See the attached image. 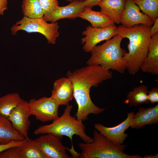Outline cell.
<instances>
[{"label": "cell", "mask_w": 158, "mask_h": 158, "mask_svg": "<svg viewBox=\"0 0 158 158\" xmlns=\"http://www.w3.org/2000/svg\"><path fill=\"white\" fill-rule=\"evenodd\" d=\"M67 77L73 87V97L78 106L75 117L83 121L88 119L90 114L97 115L103 112L105 108L96 106L90 96L92 87H97L104 81L112 78V72L100 66L88 65L73 71H68Z\"/></svg>", "instance_id": "obj_1"}, {"label": "cell", "mask_w": 158, "mask_h": 158, "mask_svg": "<svg viewBox=\"0 0 158 158\" xmlns=\"http://www.w3.org/2000/svg\"><path fill=\"white\" fill-rule=\"evenodd\" d=\"M151 27L142 24L129 27L120 25L116 27V35L123 38H126L129 41L128 52L124 58L127 63V70L131 75L139 71L147 56L151 37Z\"/></svg>", "instance_id": "obj_2"}, {"label": "cell", "mask_w": 158, "mask_h": 158, "mask_svg": "<svg viewBox=\"0 0 158 158\" xmlns=\"http://www.w3.org/2000/svg\"><path fill=\"white\" fill-rule=\"evenodd\" d=\"M66 105L61 116L54 120L50 124L38 127L34 130V133L37 135L51 133L61 138L63 136L68 137L72 143L70 152L73 157H75L78 155V153L75 150L73 144V137L74 135L78 136L86 143L92 142L93 140L85 133V127L83 121L77 120L75 116H71L72 105L68 104Z\"/></svg>", "instance_id": "obj_3"}, {"label": "cell", "mask_w": 158, "mask_h": 158, "mask_svg": "<svg viewBox=\"0 0 158 158\" xmlns=\"http://www.w3.org/2000/svg\"><path fill=\"white\" fill-rule=\"evenodd\" d=\"M123 39L116 35L104 44L95 46L90 52L91 56L86 62L87 65H99L124 73L127 67L124 57L127 52L121 47Z\"/></svg>", "instance_id": "obj_4"}, {"label": "cell", "mask_w": 158, "mask_h": 158, "mask_svg": "<svg viewBox=\"0 0 158 158\" xmlns=\"http://www.w3.org/2000/svg\"><path fill=\"white\" fill-rule=\"evenodd\" d=\"M93 141L90 143H79L82 150L80 158H143L139 154L129 155L124 151L126 145L114 143L99 133L94 130Z\"/></svg>", "instance_id": "obj_5"}, {"label": "cell", "mask_w": 158, "mask_h": 158, "mask_svg": "<svg viewBox=\"0 0 158 158\" xmlns=\"http://www.w3.org/2000/svg\"><path fill=\"white\" fill-rule=\"evenodd\" d=\"M57 22L49 23L42 18H30L24 16L11 28V34L15 35L19 30L28 33L37 32L43 35L48 43L54 44L59 35V28Z\"/></svg>", "instance_id": "obj_6"}, {"label": "cell", "mask_w": 158, "mask_h": 158, "mask_svg": "<svg viewBox=\"0 0 158 158\" xmlns=\"http://www.w3.org/2000/svg\"><path fill=\"white\" fill-rule=\"evenodd\" d=\"M28 102L31 115L41 122L54 121L59 118V105L51 96L38 99H32Z\"/></svg>", "instance_id": "obj_7"}, {"label": "cell", "mask_w": 158, "mask_h": 158, "mask_svg": "<svg viewBox=\"0 0 158 158\" xmlns=\"http://www.w3.org/2000/svg\"><path fill=\"white\" fill-rule=\"evenodd\" d=\"M34 140L36 144L47 158H71L66 153L69 148L64 146L61 141L62 138L47 133Z\"/></svg>", "instance_id": "obj_8"}, {"label": "cell", "mask_w": 158, "mask_h": 158, "mask_svg": "<svg viewBox=\"0 0 158 158\" xmlns=\"http://www.w3.org/2000/svg\"><path fill=\"white\" fill-rule=\"evenodd\" d=\"M116 26L114 24L105 28H95L90 25L87 26L82 32L84 37L81 39L83 49L86 52H89L99 42L108 40L116 35Z\"/></svg>", "instance_id": "obj_9"}, {"label": "cell", "mask_w": 158, "mask_h": 158, "mask_svg": "<svg viewBox=\"0 0 158 158\" xmlns=\"http://www.w3.org/2000/svg\"><path fill=\"white\" fill-rule=\"evenodd\" d=\"M31 115L28 102L23 99L11 111L8 119L13 127L26 139L29 138L28 131L30 122L29 119Z\"/></svg>", "instance_id": "obj_10"}, {"label": "cell", "mask_w": 158, "mask_h": 158, "mask_svg": "<svg viewBox=\"0 0 158 158\" xmlns=\"http://www.w3.org/2000/svg\"><path fill=\"white\" fill-rule=\"evenodd\" d=\"M133 112L127 113L125 120L118 125L112 127H107L99 123L94 125V127L99 133L114 143L122 144L128 135L125 131L130 127Z\"/></svg>", "instance_id": "obj_11"}, {"label": "cell", "mask_w": 158, "mask_h": 158, "mask_svg": "<svg viewBox=\"0 0 158 158\" xmlns=\"http://www.w3.org/2000/svg\"><path fill=\"white\" fill-rule=\"evenodd\" d=\"M0 158H47L29 138L20 145L10 148L0 153Z\"/></svg>", "instance_id": "obj_12"}, {"label": "cell", "mask_w": 158, "mask_h": 158, "mask_svg": "<svg viewBox=\"0 0 158 158\" xmlns=\"http://www.w3.org/2000/svg\"><path fill=\"white\" fill-rule=\"evenodd\" d=\"M120 23L126 27L139 24L151 27L154 22L148 16L140 11L139 7L132 0H126Z\"/></svg>", "instance_id": "obj_13"}, {"label": "cell", "mask_w": 158, "mask_h": 158, "mask_svg": "<svg viewBox=\"0 0 158 158\" xmlns=\"http://www.w3.org/2000/svg\"><path fill=\"white\" fill-rule=\"evenodd\" d=\"M85 7L83 1H73L66 6H59L50 14L44 16L43 18L46 22L53 23L62 19H74L78 17L79 14L84 10Z\"/></svg>", "instance_id": "obj_14"}, {"label": "cell", "mask_w": 158, "mask_h": 158, "mask_svg": "<svg viewBox=\"0 0 158 158\" xmlns=\"http://www.w3.org/2000/svg\"><path fill=\"white\" fill-rule=\"evenodd\" d=\"M73 87L70 80L63 77L54 82L51 97L60 105H66L73 97Z\"/></svg>", "instance_id": "obj_15"}, {"label": "cell", "mask_w": 158, "mask_h": 158, "mask_svg": "<svg viewBox=\"0 0 158 158\" xmlns=\"http://www.w3.org/2000/svg\"><path fill=\"white\" fill-rule=\"evenodd\" d=\"M158 123V104L147 108L140 107L134 114L130 127L133 129H140L145 126L157 124Z\"/></svg>", "instance_id": "obj_16"}, {"label": "cell", "mask_w": 158, "mask_h": 158, "mask_svg": "<svg viewBox=\"0 0 158 158\" xmlns=\"http://www.w3.org/2000/svg\"><path fill=\"white\" fill-rule=\"evenodd\" d=\"M140 70L153 75H158V32L151 38L147 55Z\"/></svg>", "instance_id": "obj_17"}, {"label": "cell", "mask_w": 158, "mask_h": 158, "mask_svg": "<svg viewBox=\"0 0 158 158\" xmlns=\"http://www.w3.org/2000/svg\"><path fill=\"white\" fill-rule=\"evenodd\" d=\"M126 0H102L97 5L100 11L109 17L114 23L119 24L125 9Z\"/></svg>", "instance_id": "obj_18"}, {"label": "cell", "mask_w": 158, "mask_h": 158, "mask_svg": "<svg viewBox=\"0 0 158 158\" xmlns=\"http://www.w3.org/2000/svg\"><path fill=\"white\" fill-rule=\"evenodd\" d=\"M78 17L87 20L92 27L95 28H105L115 24L108 16L88 7H85L84 10L79 14Z\"/></svg>", "instance_id": "obj_19"}, {"label": "cell", "mask_w": 158, "mask_h": 158, "mask_svg": "<svg viewBox=\"0 0 158 158\" xmlns=\"http://www.w3.org/2000/svg\"><path fill=\"white\" fill-rule=\"evenodd\" d=\"M25 139L13 127L7 118L0 115V144H6L13 141Z\"/></svg>", "instance_id": "obj_20"}, {"label": "cell", "mask_w": 158, "mask_h": 158, "mask_svg": "<svg viewBox=\"0 0 158 158\" xmlns=\"http://www.w3.org/2000/svg\"><path fill=\"white\" fill-rule=\"evenodd\" d=\"M148 87L143 85L134 87L127 94L126 99L124 103L129 106L136 107L140 104H148L147 98Z\"/></svg>", "instance_id": "obj_21"}, {"label": "cell", "mask_w": 158, "mask_h": 158, "mask_svg": "<svg viewBox=\"0 0 158 158\" xmlns=\"http://www.w3.org/2000/svg\"><path fill=\"white\" fill-rule=\"evenodd\" d=\"M21 99L17 93H8L0 97V115L7 118Z\"/></svg>", "instance_id": "obj_22"}, {"label": "cell", "mask_w": 158, "mask_h": 158, "mask_svg": "<svg viewBox=\"0 0 158 158\" xmlns=\"http://www.w3.org/2000/svg\"><path fill=\"white\" fill-rule=\"evenodd\" d=\"M21 8L24 16L29 18H42L44 16L39 0H23Z\"/></svg>", "instance_id": "obj_23"}, {"label": "cell", "mask_w": 158, "mask_h": 158, "mask_svg": "<svg viewBox=\"0 0 158 158\" xmlns=\"http://www.w3.org/2000/svg\"><path fill=\"white\" fill-rule=\"evenodd\" d=\"M142 12L154 22L158 18V0H132Z\"/></svg>", "instance_id": "obj_24"}, {"label": "cell", "mask_w": 158, "mask_h": 158, "mask_svg": "<svg viewBox=\"0 0 158 158\" xmlns=\"http://www.w3.org/2000/svg\"><path fill=\"white\" fill-rule=\"evenodd\" d=\"M39 1L42 8L44 16L50 14L59 6L58 0H39Z\"/></svg>", "instance_id": "obj_25"}, {"label": "cell", "mask_w": 158, "mask_h": 158, "mask_svg": "<svg viewBox=\"0 0 158 158\" xmlns=\"http://www.w3.org/2000/svg\"><path fill=\"white\" fill-rule=\"evenodd\" d=\"M147 98L149 102L151 104L158 102V88L154 87L148 91Z\"/></svg>", "instance_id": "obj_26"}, {"label": "cell", "mask_w": 158, "mask_h": 158, "mask_svg": "<svg viewBox=\"0 0 158 158\" xmlns=\"http://www.w3.org/2000/svg\"><path fill=\"white\" fill-rule=\"evenodd\" d=\"M26 139L21 141L14 140L6 144H0V153L10 148L21 145L25 142Z\"/></svg>", "instance_id": "obj_27"}, {"label": "cell", "mask_w": 158, "mask_h": 158, "mask_svg": "<svg viewBox=\"0 0 158 158\" xmlns=\"http://www.w3.org/2000/svg\"><path fill=\"white\" fill-rule=\"evenodd\" d=\"M8 0H0V16L4 15L5 11L8 9Z\"/></svg>", "instance_id": "obj_28"}, {"label": "cell", "mask_w": 158, "mask_h": 158, "mask_svg": "<svg viewBox=\"0 0 158 158\" xmlns=\"http://www.w3.org/2000/svg\"><path fill=\"white\" fill-rule=\"evenodd\" d=\"M102 0H85L83 2L85 7L92 8L97 5Z\"/></svg>", "instance_id": "obj_29"}, {"label": "cell", "mask_w": 158, "mask_h": 158, "mask_svg": "<svg viewBox=\"0 0 158 158\" xmlns=\"http://www.w3.org/2000/svg\"><path fill=\"white\" fill-rule=\"evenodd\" d=\"M153 25L150 28V33L151 37L158 32V18L155 20Z\"/></svg>", "instance_id": "obj_30"}, {"label": "cell", "mask_w": 158, "mask_h": 158, "mask_svg": "<svg viewBox=\"0 0 158 158\" xmlns=\"http://www.w3.org/2000/svg\"><path fill=\"white\" fill-rule=\"evenodd\" d=\"M143 157V158H157L158 157V153L154 155L151 154L150 155L146 154L144 155Z\"/></svg>", "instance_id": "obj_31"}, {"label": "cell", "mask_w": 158, "mask_h": 158, "mask_svg": "<svg viewBox=\"0 0 158 158\" xmlns=\"http://www.w3.org/2000/svg\"><path fill=\"white\" fill-rule=\"evenodd\" d=\"M75 0H79V1H81L83 2L84 1H85V0H66L67 1H68V2H71Z\"/></svg>", "instance_id": "obj_32"}]
</instances>
